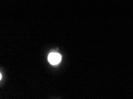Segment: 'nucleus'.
Returning a JSON list of instances; mask_svg holds the SVG:
<instances>
[{
	"label": "nucleus",
	"mask_w": 133,
	"mask_h": 99,
	"mask_svg": "<svg viewBox=\"0 0 133 99\" xmlns=\"http://www.w3.org/2000/svg\"><path fill=\"white\" fill-rule=\"evenodd\" d=\"M62 59V56L59 54L53 52L49 54L48 57V61L52 65H56L59 64Z\"/></svg>",
	"instance_id": "f257e3e1"
}]
</instances>
